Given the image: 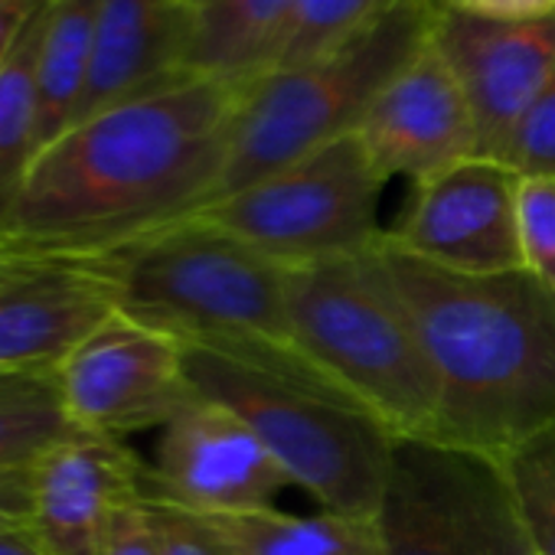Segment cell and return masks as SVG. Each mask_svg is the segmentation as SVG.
<instances>
[{
    "instance_id": "6",
    "label": "cell",
    "mask_w": 555,
    "mask_h": 555,
    "mask_svg": "<svg viewBox=\"0 0 555 555\" xmlns=\"http://www.w3.org/2000/svg\"><path fill=\"white\" fill-rule=\"evenodd\" d=\"M193 389L235 412L321 509L373 519L396 438L344 396L274 376L216 353L186 350Z\"/></svg>"
},
{
    "instance_id": "3",
    "label": "cell",
    "mask_w": 555,
    "mask_h": 555,
    "mask_svg": "<svg viewBox=\"0 0 555 555\" xmlns=\"http://www.w3.org/2000/svg\"><path fill=\"white\" fill-rule=\"evenodd\" d=\"M92 261L105 274L118 314L183 350L216 353L340 396L295 340L288 268L212 222L190 216Z\"/></svg>"
},
{
    "instance_id": "29",
    "label": "cell",
    "mask_w": 555,
    "mask_h": 555,
    "mask_svg": "<svg viewBox=\"0 0 555 555\" xmlns=\"http://www.w3.org/2000/svg\"><path fill=\"white\" fill-rule=\"evenodd\" d=\"M30 522V470H0V529Z\"/></svg>"
},
{
    "instance_id": "25",
    "label": "cell",
    "mask_w": 555,
    "mask_h": 555,
    "mask_svg": "<svg viewBox=\"0 0 555 555\" xmlns=\"http://www.w3.org/2000/svg\"><path fill=\"white\" fill-rule=\"evenodd\" d=\"M503 164L519 177H555V69L519 121Z\"/></svg>"
},
{
    "instance_id": "27",
    "label": "cell",
    "mask_w": 555,
    "mask_h": 555,
    "mask_svg": "<svg viewBox=\"0 0 555 555\" xmlns=\"http://www.w3.org/2000/svg\"><path fill=\"white\" fill-rule=\"evenodd\" d=\"M102 555H160L144 500H134L112 516L102 542Z\"/></svg>"
},
{
    "instance_id": "1",
    "label": "cell",
    "mask_w": 555,
    "mask_h": 555,
    "mask_svg": "<svg viewBox=\"0 0 555 555\" xmlns=\"http://www.w3.org/2000/svg\"><path fill=\"white\" fill-rule=\"evenodd\" d=\"M248 86L180 79L105 108L47 144L0 242L47 261H89L206 209Z\"/></svg>"
},
{
    "instance_id": "35",
    "label": "cell",
    "mask_w": 555,
    "mask_h": 555,
    "mask_svg": "<svg viewBox=\"0 0 555 555\" xmlns=\"http://www.w3.org/2000/svg\"><path fill=\"white\" fill-rule=\"evenodd\" d=\"M526 555H535V552H526Z\"/></svg>"
},
{
    "instance_id": "30",
    "label": "cell",
    "mask_w": 555,
    "mask_h": 555,
    "mask_svg": "<svg viewBox=\"0 0 555 555\" xmlns=\"http://www.w3.org/2000/svg\"><path fill=\"white\" fill-rule=\"evenodd\" d=\"M43 8V0H0V73H4L24 27Z\"/></svg>"
},
{
    "instance_id": "23",
    "label": "cell",
    "mask_w": 555,
    "mask_h": 555,
    "mask_svg": "<svg viewBox=\"0 0 555 555\" xmlns=\"http://www.w3.org/2000/svg\"><path fill=\"white\" fill-rule=\"evenodd\" d=\"M392 4L399 0H298L274 69H295L334 53Z\"/></svg>"
},
{
    "instance_id": "26",
    "label": "cell",
    "mask_w": 555,
    "mask_h": 555,
    "mask_svg": "<svg viewBox=\"0 0 555 555\" xmlns=\"http://www.w3.org/2000/svg\"><path fill=\"white\" fill-rule=\"evenodd\" d=\"M160 555H232L222 532L212 526L209 516L177 506L170 500L144 496Z\"/></svg>"
},
{
    "instance_id": "16",
    "label": "cell",
    "mask_w": 555,
    "mask_h": 555,
    "mask_svg": "<svg viewBox=\"0 0 555 555\" xmlns=\"http://www.w3.org/2000/svg\"><path fill=\"white\" fill-rule=\"evenodd\" d=\"M190 30L193 11L177 0H102L76 121L190 79L183 73Z\"/></svg>"
},
{
    "instance_id": "24",
    "label": "cell",
    "mask_w": 555,
    "mask_h": 555,
    "mask_svg": "<svg viewBox=\"0 0 555 555\" xmlns=\"http://www.w3.org/2000/svg\"><path fill=\"white\" fill-rule=\"evenodd\" d=\"M516 235L522 268L555 292V177H519Z\"/></svg>"
},
{
    "instance_id": "31",
    "label": "cell",
    "mask_w": 555,
    "mask_h": 555,
    "mask_svg": "<svg viewBox=\"0 0 555 555\" xmlns=\"http://www.w3.org/2000/svg\"><path fill=\"white\" fill-rule=\"evenodd\" d=\"M0 555H60V552L34 529V522H17L0 529Z\"/></svg>"
},
{
    "instance_id": "11",
    "label": "cell",
    "mask_w": 555,
    "mask_h": 555,
    "mask_svg": "<svg viewBox=\"0 0 555 555\" xmlns=\"http://www.w3.org/2000/svg\"><path fill=\"white\" fill-rule=\"evenodd\" d=\"M285 487L292 480L261 438L225 405L196 396L160 428L144 496L203 516H229L271 509Z\"/></svg>"
},
{
    "instance_id": "21",
    "label": "cell",
    "mask_w": 555,
    "mask_h": 555,
    "mask_svg": "<svg viewBox=\"0 0 555 555\" xmlns=\"http://www.w3.org/2000/svg\"><path fill=\"white\" fill-rule=\"evenodd\" d=\"M47 4L24 27L4 73H0V216L14 203L24 177L40 154V92H37V50Z\"/></svg>"
},
{
    "instance_id": "4",
    "label": "cell",
    "mask_w": 555,
    "mask_h": 555,
    "mask_svg": "<svg viewBox=\"0 0 555 555\" xmlns=\"http://www.w3.org/2000/svg\"><path fill=\"white\" fill-rule=\"evenodd\" d=\"M288 314L301 353L396 441H438V386L415 327L370 248L288 268Z\"/></svg>"
},
{
    "instance_id": "22",
    "label": "cell",
    "mask_w": 555,
    "mask_h": 555,
    "mask_svg": "<svg viewBox=\"0 0 555 555\" xmlns=\"http://www.w3.org/2000/svg\"><path fill=\"white\" fill-rule=\"evenodd\" d=\"M496 464L509 487L529 548L535 555H555V425Z\"/></svg>"
},
{
    "instance_id": "8",
    "label": "cell",
    "mask_w": 555,
    "mask_h": 555,
    "mask_svg": "<svg viewBox=\"0 0 555 555\" xmlns=\"http://www.w3.org/2000/svg\"><path fill=\"white\" fill-rule=\"evenodd\" d=\"M373 519L383 555L532 552L500 464L438 441H396Z\"/></svg>"
},
{
    "instance_id": "10",
    "label": "cell",
    "mask_w": 555,
    "mask_h": 555,
    "mask_svg": "<svg viewBox=\"0 0 555 555\" xmlns=\"http://www.w3.org/2000/svg\"><path fill=\"white\" fill-rule=\"evenodd\" d=\"M519 173L493 157H470L431 180L412 183V196L386 238L402 251L461 274H500L522 268L516 235Z\"/></svg>"
},
{
    "instance_id": "13",
    "label": "cell",
    "mask_w": 555,
    "mask_h": 555,
    "mask_svg": "<svg viewBox=\"0 0 555 555\" xmlns=\"http://www.w3.org/2000/svg\"><path fill=\"white\" fill-rule=\"evenodd\" d=\"M357 138L386 180L409 177L422 183L480 157L474 112L431 40L379 92Z\"/></svg>"
},
{
    "instance_id": "17",
    "label": "cell",
    "mask_w": 555,
    "mask_h": 555,
    "mask_svg": "<svg viewBox=\"0 0 555 555\" xmlns=\"http://www.w3.org/2000/svg\"><path fill=\"white\" fill-rule=\"evenodd\" d=\"M298 0H203L193 11L183 73L251 86L285 47Z\"/></svg>"
},
{
    "instance_id": "19",
    "label": "cell",
    "mask_w": 555,
    "mask_h": 555,
    "mask_svg": "<svg viewBox=\"0 0 555 555\" xmlns=\"http://www.w3.org/2000/svg\"><path fill=\"white\" fill-rule=\"evenodd\" d=\"M232 555H383L376 519L321 509L292 516L278 506L209 516Z\"/></svg>"
},
{
    "instance_id": "5",
    "label": "cell",
    "mask_w": 555,
    "mask_h": 555,
    "mask_svg": "<svg viewBox=\"0 0 555 555\" xmlns=\"http://www.w3.org/2000/svg\"><path fill=\"white\" fill-rule=\"evenodd\" d=\"M435 14L425 0H399L334 53L251 82L212 203L357 134L379 92L428 47Z\"/></svg>"
},
{
    "instance_id": "2",
    "label": "cell",
    "mask_w": 555,
    "mask_h": 555,
    "mask_svg": "<svg viewBox=\"0 0 555 555\" xmlns=\"http://www.w3.org/2000/svg\"><path fill=\"white\" fill-rule=\"evenodd\" d=\"M438 386V444L490 461L555 425V292L526 268L461 274L370 245Z\"/></svg>"
},
{
    "instance_id": "15",
    "label": "cell",
    "mask_w": 555,
    "mask_h": 555,
    "mask_svg": "<svg viewBox=\"0 0 555 555\" xmlns=\"http://www.w3.org/2000/svg\"><path fill=\"white\" fill-rule=\"evenodd\" d=\"M115 314L99 264L50 261L0 288V373L60 370Z\"/></svg>"
},
{
    "instance_id": "9",
    "label": "cell",
    "mask_w": 555,
    "mask_h": 555,
    "mask_svg": "<svg viewBox=\"0 0 555 555\" xmlns=\"http://www.w3.org/2000/svg\"><path fill=\"white\" fill-rule=\"evenodd\" d=\"M56 376L76 428L118 441L164 428L199 396L186 373V350L118 311L66 357Z\"/></svg>"
},
{
    "instance_id": "7",
    "label": "cell",
    "mask_w": 555,
    "mask_h": 555,
    "mask_svg": "<svg viewBox=\"0 0 555 555\" xmlns=\"http://www.w3.org/2000/svg\"><path fill=\"white\" fill-rule=\"evenodd\" d=\"M383 186L363 141L347 134L196 216L282 268H301L363 255L383 235Z\"/></svg>"
},
{
    "instance_id": "28",
    "label": "cell",
    "mask_w": 555,
    "mask_h": 555,
    "mask_svg": "<svg viewBox=\"0 0 555 555\" xmlns=\"http://www.w3.org/2000/svg\"><path fill=\"white\" fill-rule=\"evenodd\" d=\"M435 11H457L480 21H548L555 17V0H435Z\"/></svg>"
},
{
    "instance_id": "34",
    "label": "cell",
    "mask_w": 555,
    "mask_h": 555,
    "mask_svg": "<svg viewBox=\"0 0 555 555\" xmlns=\"http://www.w3.org/2000/svg\"><path fill=\"white\" fill-rule=\"evenodd\" d=\"M425 4H428V8H431V11H435V0H425Z\"/></svg>"
},
{
    "instance_id": "12",
    "label": "cell",
    "mask_w": 555,
    "mask_h": 555,
    "mask_svg": "<svg viewBox=\"0 0 555 555\" xmlns=\"http://www.w3.org/2000/svg\"><path fill=\"white\" fill-rule=\"evenodd\" d=\"M431 47L474 112L480 157L503 160L519 121L555 69V17L506 24L438 11Z\"/></svg>"
},
{
    "instance_id": "32",
    "label": "cell",
    "mask_w": 555,
    "mask_h": 555,
    "mask_svg": "<svg viewBox=\"0 0 555 555\" xmlns=\"http://www.w3.org/2000/svg\"><path fill=\"white\" fill-rule=\"evenodd\" d=\"M43 264H50V261H47V258H34V255H27V251H17V248H11V245L0 242V288L14 285L17 278L37 271V268H43Z\"/></svg>"
},
{
    "instance_id": "33",
    "label": "cell",
    "mask_w": 555,
    "mask_h": 555,
    "mask_svg": "<svg viewBox=\"0 0 555 555\" xmlns=\"http://www.w3.org/2000/svg\"><path fill=\"white\" fill-rule=\"evenodd\" d=\"M177 4H183L186 11H196V8L203 4V0H177Z\"/></svg>"
},
{
    "instance_id": "14",
    "label": "cell",
    "mask_w": 555,
    "mask_h": 555,
    "mask_svg": "<svg viewBox=\"0 0 555 555\" xmlns=\"http://www.w3.org/2000/svg\"><path fill=\"white\" fill-rule=\"evenodd\" d=\"M144 490L147 461L118 438L79 431L30 467V522L60 555H102L112 516Z\"/></svg>"
},
{
    "instance_id": "20",
    "label": "cell",
    "mask_w": 555,
    "mask_h": 555,
    "mask_svg": "<svg viewBox=\"0 0 555 555\" xmlns=\"http://www.w3.org/2000/svg\"><path fill=\"white\" fill-rule=\"evenodd\" d=\"M73 435L56 370L0 373V470H30Z\"/></svg>"
},
{
    "instance_id": "18",
    "label": "cell",
    "mask_w": 555,
    "mask_h": 555,
    "mask_svg": "<svg viewBox=\"0 0 555 555\" xmlns=\"http://www.w3.org/2000/svg\"><path fill=\"white\" fill-rule=\"evenodd\" d=\"M99 11L102 0H50L47 4L37 50L40 151L76 121L89 82Z\"/></svg>"
}]
</instances>
